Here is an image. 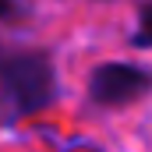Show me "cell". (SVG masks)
Returning a JSON list of instances; mask_svg holds the SVG:
<instances>
[{"instance_id": "obj_1", "label": "cell", "mask_w": 152, "mask_h": 152, "mask_svg": "<svg viewBox=\"0 0 152 152\" xmlns=\"http://www.w3.org/2000/svg\"><path fill=\"white\" fill-rule=\"evenodd\" d=\"M145 88V75L142 71H131V67H120V64H110L103 67L96 81H92V99L99 103H110V99H131L134 92Z\"/></svg>"}]
</instances>
